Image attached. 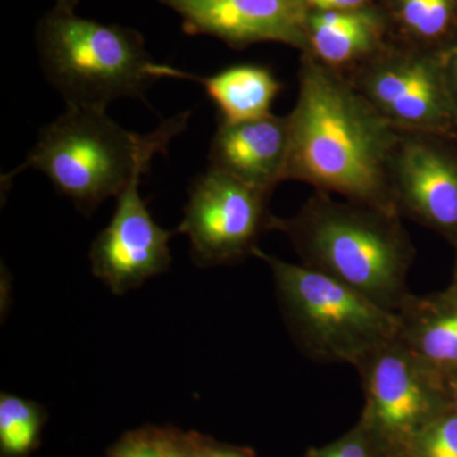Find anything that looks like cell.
Here are the masks:
<instances>
[{"label":"cell","instance_id":"cell-22","mask_svg":"<svg viewBox=\"0 0 457 457\" xmlns=\"http://www.w3.org/2000/svg\"><path fill=\"white\" fill-rule=\"evenodd\" d=\"M438 57H440L445 84H446L447 92H449L451 104H453L457 119V37L451 42L446 49L438 53Z\"/></svg>","mask_w":457,"mask_h":457},{"label":"cell","instance_id":"cell-12","mask_svg":"<svg viewBox=\"0 0 457 457\" xmlns=\"http://www.w3.org/2000/svg\"><path fill=\"white\" fill-rule=\"evenodd\" d=\"M290 145L288 116L270 113L240 122H219L209 149L210 168L252 187L273 192L284 182Z\"/></svg>","mask_w":457,"mask_h":457},{"label":"cell","instance_id":"cell-3","mask_svg":"<svg viewBox=\"0 0 457 457\" xmlns=\"http://www.w3.org/2000/svg\"><path fill=\"white\" fill-rule=\"evenodd\" d=\"M191 112L165 120L156 130L137 134L120 126L106 111L68 107L38 132L25 162L3 177L8 185L21 171L35 170L71 198L80 212L92 213L119 197L137 174L146 173L155 155L187 128Z\"/></svg>","mask_w":457,"mask_h":457},{"label":"cell","instance_id":"cell-19","mask_svg":"<svg viewBox=\"0 0 457 457\" xmlns=\"http://www.w3.org/2000/svg\"><path fill=\"white\" fill-rule=\"evenodd\" d=\"M303 457H383V455L368 429L359 422L353 429L345 433L338 440L320 449L309 450Z\"/></svg>","mask_w":457,"mask_h":457},{"label":"cell","instance_id":"cell-23","mask_svg":"<svg viewBox=\"0 0 457 457\" xmlns=\"http://www.w3.org/2000/svg\"><path fill=\"white\" fill-rule=\"evenodd\" d=\"M158 433L165 457H192L185 432L173 427H165L158 428Z\"/></svg>","mask_w":457,"mask_h":457},{"label":"cell","instance_id":"cell-16","mask_svg":"<svg viewBox=\"0 0 457 457\" xmlns=\"http://www.w3.org/2000/svg\"><path fill=\"white\" fill-rule=\"evenodd\" d=\"M385 14L400 44L438 54L457 37V0H392Z\"/></svg>","mask_w":457,"mask_h":457},{"label":"cell","instance_id":"cell-7","mask_svg":"<svg viewBox=\"0 0 457 457\" xmlns=\"http://www.w3.org/2000/svg\"><path fill=\"white\" fill-rule=\"evenodd\" d=\"M345 75L396 130L457 137L456 114L437 53L392 40Z\"/></svg>","mask_w":457,"mask_h":457},{"label":"cell","instance_id":"cell-1","mask_svg":"<svg viewBox=\"0 0 457 457\" xmlns=\"http://www.w3.org/2000/svg\"><path fill=\"white\" fill-rule=\"evenodd\" d=\"M299 92L288 116L290 145L284 182L396 213L390 163L399 131L341 71L303 53Z\"/></svg>","mask_w":457,"mask_h":457},{"label":"cell","instance_id":"cell-27","mask_svg":"<svg viewBox=\"0 0 457 457\" xmlns=\"http://www.w3.org/2000/svg\"><path fill=\"white\" fill-rule=\"evenodd\" d=\"M455 248L456 255H455V266H453V281H451V284L457 286V245L453 246Z\"/></svg>","mask_w":457,"mask_h":457},{"label":"cell","instance_id":"cell-17","mask_svg":"<svg viewBox=\"0 0 457 457\" xmlns=\"http://www.w3.org/2000/svg\"><path fill=\"white\" fill-rule=\"evenodd\" d=\"M44 407L12 394L0 395V457H29L46 423Z\"/></svg>","mask_w":457,"mask_h":457},{"label":"cell","instance_id":"cell-10","mask_svg":"<svg viewBox=\"0 0 457 457\" xmlns=\"http://www.w3.org/2000/svg\"><path fill=\"white\" fill-rule=\"evenodd\" d=\"M137 174L119 197L110 224L90 246L93 275L116 295L139 287L170 269L171 231L159 227L140 195Z\"/></svg>","mask_w":457,"mask_h":457},{"label":"cell","instance_id":"cell-5","mask_svg":"<svg viewBox=\"0 0 457 457\" xmlns=\"http://www.w3.org/2000/svg\"><path fill=\"white\" fill-rule=\"evenodd\" d=\"M253 255L270 267L286 327L309 359L357 368L376 348L398 337L396 312L353 288L264 253L260 246Z\"/></svg>","mask_w":457,"mask_h":457},{"label":"cell","instance_id":"cell-15","mask_svg":"<svg viewBox=\"0 0 457 457\" xmlns=\"http://www.w3.org/2000/svg\"><path fill=\"white\" fill-rule=\"evenodd\" d=\"M156 77L194 80L220 111L221 121L240 122L272 113L273 102L282 90L275 74L261 65L230 66L210 77L186 73L170 65L158 64Z\"/></svg>","mask_w":457,"mask_h":457},{"label":"cell","instance_id":"cell-11","mask_svg":"<svg viewBox=\"0 0 457 457\" xmlns=\"http://www.w3.org/2000/svg\"><path fill=\"white\" fill-rule=\"evenodd\" d=\"M183 31L219 38L234 49L278 42L306 53L311 9L303 0H158Z\"/></svg>","mask_w":457,"mask_h":457},{"label":"cell","instance_id":"cell-2","mask_svg":"<svg viewBox=\"0 0 457 457\" xmlns=\"http://www.w3.org/2000/svg\"><path fill=\"white\" fill-rule=\"evenodd\" d=\"M267 230L285 234L303 266L385 311L398 312L409 294L416 248L396 213L314 191L291 218L270 215Z\"/></svg>","mask_w":457,"mask_h":457},{"label":"cell","instance_id":"cell-9","mask_svg":"<svg viewBox=\"0 0 457 457\" xmlns=\"http://www.w3.org/2000/svg\"><path fill=\"white\" fill-rule=\"evenodd\" d=\"M390 189L400 218L457 245V137L399 131Z\"/></svg>","mask_w":457,"mask_h":457},{"label":"cell","instance_id":"cell-21","mask_svg":"<svg viewBox=\"0 0 457 457\" xmlns=\"http://www.w3.org/2000/svg\"><path fill=\"white\" fill-rule=\"evenodd\" d=\"M185 433L192 457H255L253 451L245 447L222 444L195 431Z\"/></svg>","mask_w":457,"mask_h":457},{"label":"cell","instance_id":"cell-26","mask_svg":"<svg viewBox=\"0 0 457 457\" xmlns=\"http://www.w3.org/2000/svg\"><path fill=\"white\" fill-rule=\"evenodd\" d=\"M79 0H56L57 7L74 9Z\"/></svg>","mask_w":457,"mask_h":457},{"label":"cell","instance_id":"cell-24","mask_svg":"<svg viewBox=\"0 0 457 457\" xmlns=\"http://www.w3.org/2000/svg\"><path fill=\"white\" fill-rule=\"evenodd\" d=\"M311 11H354L372 4V0H303Z\"/></svg>","mask_w":457,"mask_h":457},{"label":"cell","instance_id":"cell-18","mask_svg":"<svg viewBox=\"0 0 457 457\" xmlns=\"http://www.w3.org/2000/svg\"><path fill=\"white\" fill-rule=\"evenodd\" d=\"M414 457H457V416L445 413L427 426L411 446Z\"/></svg>","mask_w":457,"mask_h":457},{"label":"cell","instance_id":"cell-20","mask_svg":"<svg viewBox=\"0 0 457 457\" xmlns=\"http://www.w3.org/2000/svg\"><path fill=\"white\" fill-rule=\"evenodd\" d=\"M107 457H165L158 427H144L126 433L108 450Z\"/></svg>","mask_w":457,"mask_h":457},{"label":"cell","instance_id":"cell-13","mask_svg":"<svg viewBox=\"0 0 457 457\" xmlns=\"http://www.w3.org/2000/svg\"><path fill=\"white\" fill-rule=\"evenodd\" d=\"M389 32L386 14L372 4L354 11H311L306 53L347 74L383 50L392 41Z\"/></svg>","mask_w":457,"mask_h":457},{"label":"cell","instance_id":"cell-8","mask_svg":"<svg viewBox=\"0 0 457 457\" xmlns=\"http://www.w3.org/2000/svg\"><path fill=\"white\" fill-rule=\"evenodd\" d=\"M272 192L252 187L212 168L192 182L177 233L191 243L201 266H222L253 255L267 231Z\"/></svg>","mask_w":457,"mask_h":457},{"label":"cell","instance_id":"cell-14","mask_svg":"<svg viewBox=\"0 0 457 457\" xmlns=\"http://www.w3.org/2000/svg\"><path fill=\"white\" fill-rule=\"evenodd\" d=\"M399 338L437 374L457 370V286L409 293L396 312Z\"/></svg>","mask_w":457,"mask_h":457},{"label":"cell","instance_id":"cell-4","mask_svg":"<svg viewBox=\"0 0 457 457\" xmlns=\"http://www.w3.org/2000/svg\"><path fill=\"white\" fill-rule=\"evenodd\" d=\"M36 46L47 82L66 106L106 111L123 98H145L159 79L143 37L56 7L37 26Z\"/></svg>","mask_w":457,"mask_h":457},{"label":"cell","instance_id":"cell-25","mask_svg":"<svg viewBox=\"0 0 457 457\" xmlns=\"http://www.w3.org/2000/svg\"><path fill=\"white\" fill-rule=\"evenodd\" d=\"M437 374V372H436ZM444 398L446 400L450 413L457 416V370L437 374Z\"/></svg>","mask_w":457,"mask_h":457},{"label":"cell","instance_id":"cell-6","mask_svg":"<svg viewBox=\"0 0 457 457\" xmlns=\"http://www.w3.org/2000/svg\"><path fill=\"white\" fill-rule=\"evenodd\" d=\"M365 395L360 422L383 457L411 453L427 426L449 413L438 375L398 337L357 366Z\"/></svg>","mask_w":457,"mask_h":457}]
</instances>
